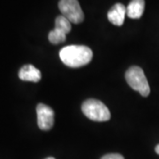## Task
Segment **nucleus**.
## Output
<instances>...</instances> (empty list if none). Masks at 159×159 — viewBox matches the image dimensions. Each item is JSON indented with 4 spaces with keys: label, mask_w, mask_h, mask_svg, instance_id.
Instances as JSON below:
<instances>
[{
    "label": "nucleus",
    "mask_w": 159,
    "mask_h": 159,
    "mask_svg": "<svg viewBox=\"0 0 159 159\" xmlns=\"http://www.w3.org/2000/svg\"><path fill=\"white\" fill-rule=\"evenodd\" d=\"M59 57L66 66L77 68L90 62L93 57V51L85 45H68L60 50Z\"/></svg>",
    "instance_id": "1"
},
{
    "label": "nucleus",
    "mask_w": 159,
    "mask_h": 159,
    "mask_svg": "<svg viewBox=\"0 0 159 159\" xmlns=\"http://www.w3.org/2000/svg\"><path fill=\"white\" fill-rule=\"evenodd\" d=\"M81 111L87 118L93 121L103 122L111 119V112L107 106L97 99H88L81 105Z\"/></svg>",
    "instance_id": "2"
},
{
    "label": "nucleus",
    "mask_w": 159,
    "mask_h": 159,
    "mask_svg": "<svg viewBox=\"0 0 159 159\" xmlns=\"http://www.w3.org/2000/svg\"><path fill=\"white\" fill-rule=\"evenodd\" d=\"M125 80L134 90L138 91L142 97H148L150 88L144 72L139 66H132L125 73Z\"/></svg>",
    "instance_id": "3"
},
{
    "label": "nucleus",
    "mask_w": 159,
    "mask_h": 159,
    "mask_svg": "<svg viewBox=\"0 0 159 159\" xmlns=\"http://www.w3.org/2000/svg\"><path fill=\"white\" fill-rule=\"evenodd\" d=\"M58 8L63 16L71 23L79 24L84 20V13L78 0H60Z\"/></svg>",
    "instance_id": "4"
},
{
    "label": "nucleus",
    "mask_w": 159,
    "mask_h": 159,
    "mask_svg": "<svg viewBox=\"0 0 159 159\" xmlns=\"http://www.w3.org/2000/svg\"><path fill=\"white\" fill-rule=\"evenodd\" d=\"M37 125L41 130H51L54 125V111L53 110L43 103H39L36 106Z\"/></svg>",
    "instance_id": "5"
},
{
    "label": "nucleus",
    "mask_w": 159,
    "mask_h": 159,
    "mask_svg": "<svg viewBox=\"0 0 159 159\" xmlns=\"http://www.w3.org/2000/svg\"><path fill=\"white\" fill-rule=\"evenodd\" d=\"M126 15V7L124 5L118 3L114 5L108 11L107 17L109 21L115 26H122Z\"/></svg>",
    "instance_id": "6"
},
{
    "label": "nucleus",
    "mask_w": 159,
    "mask_h": 159,
    "mask_svg": "<svg viewBox=\"0 0 159 159\" xmlns=\"http://www.w3.org/2000/svg\"><path fill=\"white\" fill-rule=\"evenodd\" d=\"M19 78L25 81L38 82L42 78V74L39 69L32 65H26L19 71Z\"/></svg>",
    "instance_id": "7"
},
{
    "label": "nucleus",
    "mask_w": 159,
    "mask_h": 159,
    "mask_svg": "<svg viewBox=\"0 0 159 159\" xmlns=\"http://www.w3.org/2000/svg\"><path fill=\"white\" fill-rule=\"evenodd\" d=\"M144 8V0H132L126 7V15L131 19H139L143 14Z\"/></svg>",
    "instance_id": "8"
},
{
    "label": "nucleus",
    "mask_w": 159,
    "mask_h": 159,
    "mask_svg": "<svg viewBox=\"0 0 159 159\" xmlns=\"http://www.w3.org/2000/svg\"><path fill=\"white\" fill-rule=\"evenodd\" d=\"M55 29L61 30L65 34H68L72 29L71 22L63 15H59L55 20Z\"/></svg>",
    "instance_id": "9"
},
{
    "label": "nucleus",
    "mask_w": 159,
    "mask_h": 159,
    "mask_svg": "<svg viewBox=\"0 0 159 159\" xmlns=\"http://www.w3.org/2000/svg\"><path fill=\"white\" fill-rule=\"evenodd\" d=\"M49 41L53 44H59L64 43L66 40V34H65L61 30L55 29L51 30L48 35Z\"/></svg>",
    "instance_id": "10"
},
{
    "label": "nucleus",
    "mask_w": 159,
    "mask_h": 159,
    "mask_svg": "<svg viewBox=\"0 0 159 159\" xmlns=\"http://www.w3.org/2000/svg\"><path fill=\"white\" fill-rule=\"evenodd\" d=\"M101 159H125L120 154H107L103 156Z\"/></svg>",
    "instance_id": "11"
},
{
    "label": "nucleus",
    "mask_w": 159,
    "mask_h": 159,
    "mask_svg": "<svg viewBox=\"0 0 159 159\" xmlns=\"http://www.w3.org/2000/svg\"><path fill=\"white\" fill-rule=\"evenodd\" d=\"M155 150H156V152H157V153L159 155V144H158V145H157V147H156V148H155Z\"/></svg>",
    "instance_id": "12"
},
{
    "label": "nucleus",
    "mask_w": 159,
    "mask_h": 159,
    "mask_svg": "<svg viewBox=\"0 0 159 159\" xmlns=\"http://www.w3.org/2000/svg\"><path fill=\"white\" fill-rule=\"evenodd\" d=\"M46 159H55V158H54V157H48V158H46Z\"/></svg>",
    "instance_id": "13"
}]
</instances>
